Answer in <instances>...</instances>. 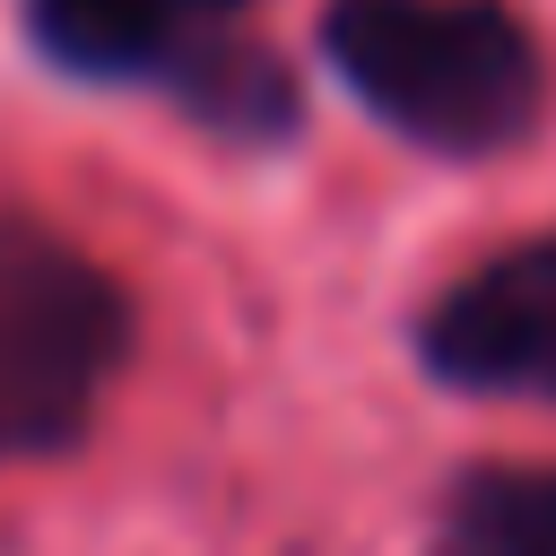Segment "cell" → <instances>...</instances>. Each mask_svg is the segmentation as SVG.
Masks as SVG:
<instances>
[{
	"label": "cell",
	"mask_w": 556,
	"mask_h": 556,
	"mask_svg": "<svg viewBox=\"0 0 556 556\" xmlns=\"http://www.w3.org/2000/svg\"><path fill=\"white\" fill-rule=\"evenodd\" d=\"M243 0H26V35L70 78H165Z\"/></svg>",
	"instance_id": "cell-4"
},
{
	"label": "cell",
	"mask_w": 556,
	"mask_h": 556,
	"mask_svg": "<svg viewBox=\"0 0 556 556\" xmlns=\"http://www.w3.org/2000/svg\"><path fill=\"white\" fill-rule=\"evenodd\" d=\"M434 556H556V469H469L443 495Z\"/></svg>",
	"instance_id": "cell-5"
},
{
	"label": "cell",
	"mask_w": 556,
	"mask_h": 556,
	"mask_svg": "<svg viewBox=\"0 0 556 556\" xmlns=\"http://www.w3.org/2000/svg\"><path fill=\"white\" fill-rule=\"evenodd\" d=\"M165 87H174L217 139H278V130H295V78H287V61L261 52V43L208 35L200 52H182V61L165 70Z\"/></svg>",
	"instance_id": "cell-6"
},
{
	"label": "cell",
	"mask_w": 556,
	"mask_h": 556,
	"mask_svg": "<svg viewBox=\"0 0 556 556\" xmlns=\"http://www.w3.org/2000/svg\"><path fill=\"white\" fill-rule=\"evenodd\" d=\"M321 52L382 130L434 156H495L530 139L547 96L539 43L504 0H330Z\"/></svg>",
	"instance_id": "cell-1"
},
{
	"label": "cell",
	"mask_w": 556,
	"mask_h": 556,
	"mask_svg": "<svg viewBox=\"0 0 556 556\" xmlns=\"http://www.w3.org/2000/svg\"><path fill=\"white\" fill-rule=\"evenodd\" d=\"M130 356L122 287L35 217L0 208V460L61 452Z\"/></svg>",
	"instance_id": "cell-2"
},
{
	"label": "cell",
	"mask_w": 556,
	"mask_h": 556,
	"mask_svg": "<svg viewBox=\"0 0 556 556\" xmlns=\"http://www.w3.org/2000/svg\"><path fill=\"white\" fill-rule=\"evenodd\" d=\"M417 365L486 400H556V235H530L417 313Z\"/></svg>",
	"instance_id": "cell-3"
}]
</instances>
